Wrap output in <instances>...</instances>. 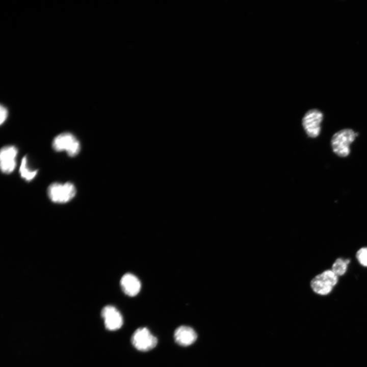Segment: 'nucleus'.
Wrapping results in <instances>:
<instances>
[{"label": "nucleus", "instance_id": "3", "mask_svg": "<svg viewBox=\"0 0 367 367\" xmlns=\"http://www.w3.org/2000/svg\"><path fill=\"white\" fill-rule=\"evenodd\" d=\"M338 281V277L331 270H327L314 276L310 285L313 292L321 295L329 294Z\"/></svg>", "mask_w": 367, "mask_h": 367}, {"label": "nucleus", "instance_id": "11", "mask_svg": "<svg viewBox=\"0 0 367 367\" xmlns=\"http://www.w3.org/2000/svg\"><path fill=\"white\" fill-rule=\"evenodd\" d=\"M37 170H31L27 165V156H24L21 160V165L19 168V173L21 177L27 181L32 180L36 176L37 173Z\"/></svg>", "mask_w": 367, "mask_h": 367}, {"label": "nucleus", "instance_id": "8", "mask_svg": "<svg viewBox=\"0 0 367 367\" xmlns=\"http://www.w3.org/2000/svg\"><path fill=\"white\" fill-rule=\"evenodd\" d=\"M106 328L109 330H118L123 325V318L120 312L114 307L108 305L101 311Z\"/></svg>", "mask_w": 367, "mask_h": 367}, {"label": "nucleus", "instance_id": "2", "mask_svg": "<svg viewBox=\"0 0 367 367\" xmlns=\"http://www.w3.org/2000/svg\"><path fill=\"white\" fill-rule=\"evenodd\" d=\"M47 195L53 202L64 203L71 200L76 194V188L70 182H54L47 189Z\"/></svg>", "mask_w": 367, "mask_h": 367}, {"label": "nucleus", "instance_id": "6", "mask_svg": "<svg viewBox=\"0 0 367 367\" xmlns=\"http://www.w3.org/2000/svg\"><path fill=\"white\" fill-rule=\"evenodd\" d=\"M323 117L322 113L317 109L310 110L306 113L302 119V125L309 137L314 138L319 135Z\"/></svg>", "mask_w": 367, "mask_h": 367}, {"label": "nucleus", "instance_id": "7", "mask_svg": "<svg viewBox=\"0 0 367 367\" xmlns=\"http://www.w3.org/2000/svg\"><path fill=\"white\" fill-rule=\"evenodd\" d=\"M17 148L14 145H7L1 148L0 152V166L3 173L10 174L15 169Z\"/></svg>", "mask_w": 367, "mask_h": 367}, {"label": "nucleus", "instance_id": "5", "mask_svg": "<svg viewBox=\"0 0 367 367\" xmlns=\"http://www.w3.org/2000/svg\"><path fill=\"white\" fill-rule=\"evenodd\" d=\"M133 346L138 350L148 351L153 349L158 344V339L146 327L136 329L131 337Z\"/></svg>", "mask_w": 367, "mask_h": 367}, {"label": "nucleus", "instance_id": "10", "mask_svg": "<svg viewBox=\"0 0 367 367\" xmlns=\"http://www.w3.org/2000/svg\"><path fill=\"white\" fill-rule=\"evenodd\" d=\"M120 285L123 292L127 295L134 297L141 289V282L139 279L131 273H126L121 278Z\"/></svg>", "mask_w": 367, "mask_h": 367}, {"label": "nucleus", "instance_id": "12", "mask_svg": "<svg viewBox=\"0 0 367 367\" xmlns=\"http://www.w3.org/2000/svg\"><path fill=\"white\" fill-rule=\"evenodd\" d=\"M350 262L349 259L337 258L332 266L331 270L338 277L344 275L347 269V266Z\"/></svg>", "mask_w": 367, "mask_h": 367}, {"label": "nucleus", "instance_id": "1", "mask_svg": "<svg viewBox=\"0 0 367 367\" xmlns=\"http://www.w3.org/2000/svg\"><path fill=\"white\" fill-rule=\"evenodd\" d=\"M357 135L351 128H345L336 133L331 141L333 151L340 157L348 156L350 152V146Z\"/></svg>", "mask_w": 367, "mask_h": 367}, {"label": "nucleus", "instance_id": "9", "mask_svg": "<svg viewBox=\"0 0 367 367\" xmlns=\"http://www.w3.org/2000/svg\"><path fill=\"white\" fill-rule=\"evenodd\" d=\"M197 338V334L191 327L180 326L177 327L174 333V338L179 345L187 347L193 344Z\"/></svg>", "mask_w": 367, "mask_h": 367}, {"label": "nucleus", "instance_id": "4", "mask_svg": "<svg viewBox=\"0 0 367 367\" xmlns=\"http://www.w3.org/2000/svg\"><path fill=\"white\" fill-rule=\"evenodd\" d=\"M52 147L56 151H66L71 157L77 155L81 150L79 141L69 132L62 133L57 136L53 141Z\"/></svg>", "mask_w": 367, "mask_h": 367}, {"label": "nucleus", "instance_id": "14", "mask_svg": "<svg viewBox=\"0 0 367 367\" xmlns=\"http://www.w3.org/2000/svg\"><path fill=\"white\" fill-rule=\"evenodd\" d=\"M0 113H1L0 123H1V124L2 125L4 123V122H5V121L6 120V119H7V116H8V110L5 107H4L2 105L1 106Z\"/></svg>", "mask_w": 367, "mask_h": 367}, {"label": "nucleus", "instance_id": "13", "mask_svg": "<svg viewBox=\"0 0 367 367\" xmlns=\"http://www.w3.org/2000/svg\"><path fill=\"white\" fill-rule=\"evenodd\" d=\"M356 257L360 265L367 267V247L359 249L356 252Z\"/></svg>", "mask_w": 367, "mask_h": 367}]
</instances>
